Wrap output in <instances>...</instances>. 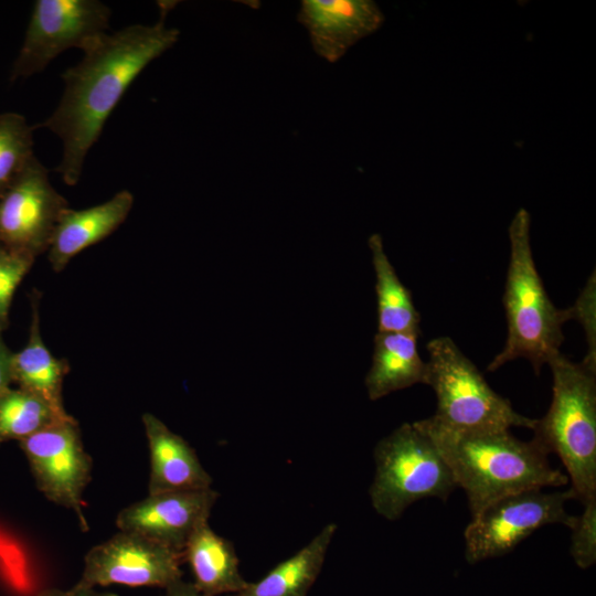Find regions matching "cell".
<instances>
[{
  "label": "cell",
  "mask_w": 596,
  "mask_h": 596,
  "mask_svg": "<svg viewBox=\"0 0 596 596\" xmlns=\"http://www.w3.org/2000/svg\"><path fill=\"white\" fill-rule=\"evenodd\" d=\"M166 13L155 24H131L106 33L62 74L61 100L41 126L62 140L56 171L65 184L78 183L89 149L131 83L178 42L180 32L166 25Z\"/></svg>",
  "instance_id": "1"
},
{
  "label": "cell",
  "mask_w": 596,
  "mask_h": 596,
  "mask_svg": "<svg viewBox=\"0 0 596 596\" xmlns=\"http://www.w3.org/2000/svg\"><path fill=\"white\" fill-rule=\"evenodd\" d=\"M416 424L434 441L457 487L465 491L472 518L502 497L568 483L566 473L552 467L549 454L535 440H521L510 429L454 430L432 417Z\"/></svg>",
  "instance_id": "2"
},
{
  "label": "cell",
  "mask_w": 596,
  "mask_h": 596,
  "mask_svg": "<svg viewBox=\"0 0 596 596\" xmlns=\"http://www.w3.org/2000/svg\"><path fill=\"white\" fill-rule=\"evenodd\" d=\"M530 227V213L519 209L508 230L510 260L502 298L508 337L489 363L490 372L521 358L540 375L542 366L560 353L562 326L571 320L568 308H556L543 286L533 259Z\"/></svg>",
  "instance_id": "3"
},
{
  "label": "cell",
  "mask_w": 596,
  "mask_h": 596,
  "mask_svg": "<svg viewBox=\"0 0 596 596\" xmlns=\"http://www.w3.org/2000/svg\"><path fill=\"white\" fill-rule=\"evenodd\" d=\"M553 396L546 414L535 419L533 440L555 454L582 504L596 499V372L561 352L549 361Z\"/></svg>",
  "instance_id": "4"
},
{
  "label": "cell",
  "mask_w": 596,
  "mask_h": 596,
  "mask_svg": "<svg viewBox=\"0 0 596 596\" xmlns=\"http://www.w3.org/2000/svg\"><path fill=\"white\" fill-rule=\"evenodd\" d=\"M373 457L370 501L374 511L389 521L400 519L418 500L446 501L457 488L438 448L416 422L404 423L382 438Z\"/></svg>",
  "instance_id": "5"
},
{
  "label": "cell",
  "mask_w": 596,
  "mask_h": 596,
  "mask_svg": "<svg viewBox=\"0 0 596 596\" xmlns=\"http://www.w3.org/2000/svg\"><path fill=\"white\" fill-rule=\"evenodd\" d=\"M426 348V385L437 398L433 421L467 432L533 428L535 419L515 412L507 398L494 392L450 338H435Z\"/></svg>",
  "instance_id": "6"
},
{
  "label": "cell",
  "mask_w": 596,
  "mask_h": 596,
  "mask_svg": "<svg viewBox=\"0 0 596 596\" xmlns=\"http://www.w3.org/2000/svg\"><path fill=\"white\" fill-rule=\"evenodd\" d=\"M573 490L547 492L529 489L502 497L472 518L465 530V556L475 564L511 552L534 531L547 524L571 528L575 515L566 511Z\"/></svg>",
  "instance_id": "7"
},
{
  "label": "cell",
  "mask_w": 596,
  "mask_h": 596,
  "mask_svg": "<svg viewBox=\"0 0 596 596\" xmlns=\"http://www.w3.org/2000/svg\"><path fill=\"white\" fill-rule=\"evenodd\" d=\"M111 11L97 0H38L13 63L11 81L42 72L62 52H83L107 33Z\"/></svg>",
  "instance_id": "8"
},
{
  "label": "cell",
  "mask_w": 596,
  "mask_h": 596,
  "mask_svg": "<svg viewBox=\"0 0 596 596\" xmlns=\"http://www.w3.org/2000/svg\"><path fill=\"white\" fill-rule=\"evenodd\" d=\"M38 489L51 502L72 510L87 529L83 494L92 479L93 460L76 419L57 421L20 440Z\"/></svg>",
  "instance_id": "9"
},
{
  "label": "cell",
  "mask_w": 596,
  "mask_h": 596,
  "mask_svg": "<svg viewBox=\"0 0 596 596\" xmlns=\"http://www.w3.org/2000/svg\"><path fill=\"white\" fill-rule=\"evenodd\" d=\"M68 207L46 168L34 157L0 194V245L35 259L47 252L55 226Z\"/></svg>",
  "instance_id": "10"
},
{
  "label": "cell",
  "mask_w": 596,
  "mask_h": 596,
  "mask_svg": "<svg viewBox=\"0 0 596 596\" xmlns=\"http://www.w3.org/2000/svg\"><path fill=\"white\" fill-rule=\"evenodd\" d=\"M182 553L119 530L89 549L77 583L91 587L125 585L166 589L182 578Z\"/></svg>",
  "instance_id": "11"
},
{
  "label": "cell",
  "mask_w": 596,
  "mask_h": 596,
  "mask_svg": "<svg viewBox=\"0 0 596 596\" xmlns=\"http://www.w3.org/2000/svg\"><path fill=\"white\" fill-rule=\"evenodd\" d=\"M217 498L212 488L148 494L120 510L116 525L182 553L192 533L209 522Z\"/></svg>",
  "instance_id": "12"
},
{
  "label": "cell",
  "mask_w": 596,
  "mask_h": 596,
  "mask_svg": "<svg viewBox=\"0 0 596 596\" xmlns=\"http://www.w3.org/2000/svg\"><path fill=\"white\" fill-rule=\"evenodd\" d=\"M297 20L306 28L315 53L336 63L376 32L385 17L373 0H302Z\"/></svg>",
  "instance_id": "13"
},
{
  "label": "cell",
  "mask_w": 596,
  "mask_h": 596,
  "mask_svg": "<svg viewBox=\"0 0 596 596\" xmlns=\"http://www.w3.org/2000/svg\"><path fill=\"white\" fill-rule=\"evenodd\" d=\"M150 455L148 494L212 488L195 450L151 413L142 414Z\"/></svg>",
  "instance_id": "14"
},
{
  "label": "cell",
  "mask_w": 596,
  "mask_h": 596,
  "mask_svg": "<svg viewBox=\"0 0 596 596\" xmlns=\"http://www.w3.org/2000/svg\"><path fill=\"white\" fill-rule=\"evenodd\" d=\"M134 195L128 190L86 209H66L47 249V259L55 273L62 272L73 257L111 235L128 217Z\"/></svg>",
  "instance_id": "15"
},
{
  "label": "cell",
  "mask_w": 596,
  "mask_h": 596,
  "mask_svg": "<svg viewBox=\"0 0 596 596\" xmlns=\"http://www.w3.org/2000/svg\"><path fill=\"white\" fill-rule=\"evenodd\" d=\"M32 317L25 345L12 356V380L18 387L45 401L56 413L68 416L63 397L67 360L58 359L45 345L40 327V295H32Z\"/></svg>",
  "instance_id": "16"
},
{
  "label": "cell",
  "mask_w": 596,
  "mask_h": 596,
  "mask_svg": "<svg viewBox=\"0 0 596 596\" xmlns=\"http://www.w3.org/2000/svg\"><path fill=\"white\" fill-rule=\"evenodd\" d=\"M417 334L376 332L372 364L364 384L371 401L415 384H426L427 365L417 348Z\"/></svg>",
  "instance_id": "17"
},
{
  "label": "cell",
  "mask_w": 596,
  "mask_h": 596,
  "mask_svg": "<svg viewBox=\"0 0 596 596\" xmlns=\"http://www.w3.org/2000/svg\"><path fill=\"white\" fill-rule=\"evenodd\" d=\"M182 556L192 572V584L203 596L231 595L247 584L234 545L215 533L209 522L192 533Z\"/></svg>",
  "instance_id": "18"
},
{
  "label": "cell",
  "mask_w": 596,
  "mask_h": 596,
  "mask_svg": "<svg viewBox=\"0 0 596 596\" xmlns=\"http://www.w3.org/2000/svg\"><path fill=\"white\" fill-rule=\"evenodd\" d=\"M337 529L336 523L326 524L308 544L262 579L247 582L242 590L228 596H307L321 572Z\"/></svg>",
  "instance_id": "19"
},
{
  "label": "cell",
  "mask_w": 596,
  "mask_h": 596,
  "mask_svg": "<svg viewBox=\"0 0 596 596\" xmlns=\"http://www.w3.org/2000/svg\"><path fill=\"white\" fill-rule=\"evenodd\" d=\"M368 244L376 279L377 331L419 336V313L411 291L400 280L384 251L382 236L372 234Z\"/></svg>",
  "instance_id": "20"
},
{
  "label": "cell",
  "mask_w": 596,
  "mask_h": 596,
  "mask_svg": "<svg viewBox=\"0 0 596 596\" xmlns=\"http://www.w3.org/2000/svg\"><path fill=\"white\" fill-rule=\"evenodd\" d=\"M71 417L60 415L31 392L10 387L0 397V443L10 439L20 441L57 421Z\"/></svg>",
  "instance_id": "21"
},
{
  "label": "cell",
  "mask_w": 596,
  "mask_h": 596,
  "mask_svg": "<svg viewBox=\"0 0 596 596\" xmlns=\"http://www.w3.org/2000/svg\"><path fill=\"white\" fill-rule=\"evenodd\" d=\"M33 127L17 113L0 114V194L35 157Z\"/></svg>",
  "instance_id": "22"
},
{
  "label": "cell",
  "mask_w": 596,
  "mask_h": 596,
  "mask_svg": "<svg viewBox=\"0 0 596 596\" xmlns=\"http://www.w3.org/2000/svg\"><path fill=\"white\" fill-rule=\"evenodd\" d=\"M571 555L579 568H588L596 562V499L583 503V512L575 515L570 528Z\"/></svg>",
  "instance_id": "23"
},
{
  "label": "cell",
  "mask_w": 596,
  "mask_h": 596,
  "mask_svg": "<svg viewBox=\"0 0 596 596\" xmlns=\"http://www.w3.org/2000/svg\"><path fill=\"white\" fill-rule=\"evenodd\" d=\"M34 258L3 251L0 253V331L9 326L13 295L31 269Z\"/></svg>",
  "instance_id": "24"
},
{
  "label": "cell",
  "mask_w": 596,
  "mask_h": 596,
  "mask_svg": "<svg viewBox=\"0 0 596 596\" xmlns=\"http://www.w3.org/2000/svg\"><path fill=\"white\" fill-rule=\"evenodd\" d=\"M596 279L595 272L587 279L575 304L568 308L571 320H577L587 340L588 350L582 363L596 372Z\"/></svg>",
  "instance_id": "25"
},
{
  "label": "cell",
  "mask_w": 596,
  "mask_h": 596,
  "mask_svg": "<svg viewBox=\"0 0 596 596\" xmlns=\"http://www.w3.org/2000/svg\"><path fill=\"white\" fill-rule=\"evenodd\" d=\"M13 352L8 348L0 331V397L11 387Z\"/></svg>",
  "instance_id": "26"
},
{
  "label": "cell",
  "mask_w": 596,
  "mask_h": 596,
  "mask_svg": "<svg viewBox=\"0 0 596 596\" xmlns=\"http://www.w3.org/2000/svg\"><path fill=\"white\" fill-rule=\"evenodd\" d=\"M36 596H118L109 592H98L95 587L76 583L70 589L44 588L38 592Z\"/></svg>",
  "instance_id": "27"
},
{
  "label": "cell",
  "mask_w": 596,
  "mask_h": 596,
  "mask_svg": "<svg viewBox=\"0 0 596 596\" xmlns=\"http://www.w3.org/2000/svg\"><path fill=\"white\" fill-rule=\"evenodd\" d=\"M163 596H203L192 584L182 578L164 589Z\"/></svg>",
  "instance_id": "28"
},
{
  "label": "cell",
  "mask_w": 596,
  "mask_h": 596,
  "mask_svg": "<svg viewBox=\"0 0 596 596\" xmlns=\"http://www.w3.org/2000/svg\"><path fill=\"white\" fill-rule=\"evenodd\" d=\"M3 251H4V248L0 245V253L3 252Z\"/></svg>",
  "instance_id": "29"
}]
</instances>
